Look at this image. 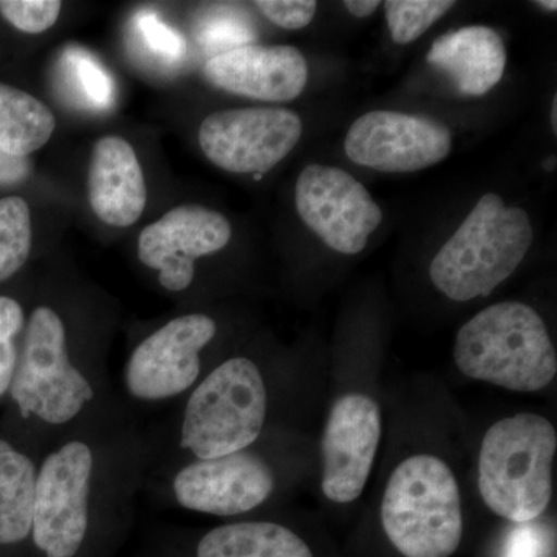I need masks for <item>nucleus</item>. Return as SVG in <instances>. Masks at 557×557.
Here are the masks:
<instances>
[{"mask_svg":"<svg viewBox=\"0 0 557 557\" xmlns=\"http://www.w3.org/2000/svg\"><path fill=\"white\" fill-rule=\"evenodd\" d=\"M533 239L525 209L507 207L500 196L487 193L440 248L429 276L457 302L485 298L518 270Z\"/></svg>","mask_w":557,"mask_h":557,"instance_id":"f257e3e1","label":"nucleus"},{"mask_svg":"<svg viewBox=\"0 0 557 557\" xmlns=\"http://www.w3.org/2000/svg\"><path fill=\"white\" fill-rule=\"evenodd\" d=\"M454 359L461 373L516 392H537L555 380L557 357L544 319L522 302L480 311L458 330Z\"/></svg>","mask_w":557,"mask_h":557,"instance_id":"f03ea898","label":"nucleus"},{"mask_svg":"<svg viewBox=\"0 0 557 557\" xmlns=\"http://www.w3.org/2000/svg\"><path fill=\"white\" fill-rule=\"evenodd\" d=\"M555 428L536 413L504 418L487 429L479 456L486 507L516 523L537 519L553 494Z\"/></svg>","mask_w":557,"mask_h":557,"instance_id":"7ed1b4c3","label":"nucleus"},{"mask_svg":"<svg viewBox=\"0 0 557 557\" xmlns=\"http://www.w3.org/2000/svg\"><path fill=\"white\" fill-rule=\"evenodd\" d=\"M381 520L406 557H449L463 536L456 475L434 456L409 457L388 479Z\"/></svg>","mask_w":557,"mask_h":557,"instance_id":"20e7f679","label":"nucleus"},{"mask_svg":"<svg viewBox=\"0 0 557 557\" xmlns=\"http://www.w3.org/2000/svg\"><path fill=\"white\" fill-rule=\"evenodd\" d=\"M267 418L262 373L247 358H231L190 394L180 445L197 460L240 453L259 438Z\"/></svg>","mask_w":557,"mask_h":557,"instance_id":"39448f33","label":"nucleus"},{"mask_svg":"<svg viewBox=\"0 0 557 557\" xmlns=\"http://www.w3.org/2000/svg\"><path fill=\"white\" fill-rule=\"evenodd\" d=\"M10 392L22 417L51 426L67 424L94 399L89 380L70 361L64 322L50 307L33 310Z\"/></svg>","mask_w":557,"mask_h":557,"instance_id":"423d86ee","label":"nucleus"},{"mask_svg":"<svg viewBox=\"0 0 557 557\" xmlns=\"http://www.w3.org/2000/svg\"><path fill=\"white\" fill-rule=\"evenodd\" d=\"M94 453L75 440L44 460L36 479L32 534L47 557H75L89 530Z\"/></svg>","mask_w":557,"mask_h":557,"instance_id":"0eeeda50","label":"nucleus"},{"mask_svg":"<svg viewBox=\"0 0 557 557\" xmlns=\"http://www.w3.org/2000/svg\"><path fill=\"white\" fill-rule=\"evenodd\" d=\"M302 131L299 115L288 109H226L205 119L199 141L220 170L262 175L296 148Z\"/></svg>","mask_w":557,"mask_h":557,"instance_id":"6e6552de","label":"nucleus"},{"mask_svg":"<svg viewBox=\"0 0 557 557\" xmlns=\"http://www.w3.org/2000/svg\"><path fill=\"white\" fill-rule=\"evenodd\" d=\"M295 197L302 222L341 255L361 252L383 222V211L366 186L339 168H304Z\"/></svg>","mask_w":557,"mask_h":557,"instance_id":"1a4fd4ad","label":"nucleus"},{"mask_svg":"<svg viewBox=\"0 0 557 557\" xmlns=\"http://www.w3.org/2000/svg\"><path fill=\"white\" fill-rule=\"evenodd\" d=\"M453 132L431 116L375 110L347 132L344 150L359 166L406 174L434 166L449 156Z\"/></svg>","mask_w":557,"mask_h":557,"instance_id":"9d476101","label":"nucleus"},{"mask_svg":"<svg viewBox=\"0 0 557 557\" xmlns=\"http://www.w3.org/2000/svg\"><path fill=\"white\" fill-rule=\"evenodd\" d=\"M215 332L218 325L207 314H185L139 343L124 372L132 397L161 401L193 387L200 376L201 350Z\"/></svg>","mask_w":557,"mask_h":557,"instance_id":"9b49d317","label":"nucleus"},{"mask_svg":"<svg viewBox=\"0 0 557 557\" xmlns=\"http://www.w3.org/2000/svg\"><path fill=\"white\" fill-rule=\"evenodd\" d=\"M231 236L225 215L201 205H180L141 231L138 259L159 271L161 287L183 292L196 276V260L225 248Z\"/></svg>","mask_w":557,"mask_h":557,"instance_id":"f8f14e48","label":"nucleus"},{"mask_svg":"<svg viewBox=\"0 0 557 557\" xmlns=\"http://www.w3.org/2000/svg\"><path fill=\"white\" fill-rule=\"evenodd\" d=\"M380 437L381 413L372 398L350 394L335 403L322 440V491L329 500L350 504L361 496Z\"/></svg>","mask_w":557,"mask_h":557,"instance_id":"ddd939ff","label":"nucleus"},{"mask_svg":"<svg viewBox=\"0 0 557 557\" xmlns=\"http://www.w3.org/2000/svg\"><path fill=\"white\" fill-rule=\"evenodd\" d=\"M274 490V475L262 457L249 450L209 460H196L180 469L174 496L180 507L203 515H245L260 507Z\"/></svg>","mask_w":557,"mask_h":557,"instance_id":"4468645a","label":"nucleus"},{"mask_svg":"<svg viewBox=\"0 0 557 557\" xmlns=\"http://www.w3.org/2000/svg\"><path fill=\"white\" fill-rule=\"evenodd\" d=\"M205 75L219 89L239 97L288 102L306 90L309 65L296 47L247 44L212 57Z\"/></svg>","mask_w":557,"mask_h":557,"instance_id":"2eb2a0df","label":"nucleus"},{"mask_svg":"<svg viewBox=\"0 0 557 557\" xmlns=\"http://www.w3.org/2000/svg\"><path fill=\"white\" fill-rule=\"evenodd\" d=\"M90 207L106 225L127 228L148 205V186L137 153L124 138L98 139L89 166Z\"/></svg>","mask_w":557,"mask_h":557,"instance_id":"dca6fc26","label":"nucleus"},{"mask_svg":"<svg viewBox=\"0 0 557 557\" xmlns=\"http://www.w3.org/2000/svg\"><path fill=\"white\" fill-rule=\"evenodd\" d=\"M428 62L448 73L458 90L483 97L497 86L507 65L500 35L490 27H465L445 33L432 44Z\"/></svg>","mask_w":557,"mask_h":557,"instance_id":"f3484780","label":"nucleus"},{"mask_svg":"<svg viewBox=\"0 0 557 557\" xmlns=\"http://www.w3.org/2000/svg\"><path fill=\"white\" fill-rule=\"evenodd\" d=\"M197 557H313V553L288 528L270 522H242L205 534Z\"/></svg>","mask_w":557,"mask_h":557,"instance_id":"a211bd4d","label":"nucleus"},{"mask_svg":"<svg viewBox=\"0 0 557 557\" xmlns=\"http://www.w3.org/2000/svg\"><path fill=\"white\" fill-rule=\"evenodd\" d=\"M36 479L32 458L0 440V545L17 544L32 533Z\"/></svg>","mask_w":557,"mask_h":557,"instance_id":"6ab92c4d","label":"nucleus"},{"mask_svg":"<svg viewBox=\"0 0 557 557\" xmlns=\"http://www.w3.org/2000/svg\"><path fill=\"white\" fill-rule=\"evenodd\" d=\"M57 129L53 112L27 91L0 83V150L28 159Z\"/></svg>","mask_w":557,"mask_h":557,"instance_id":"aec40b11","label":"nucleus"},{"mask_svg":"<svg viewBox=\"0 0 557 557\" xmlns=\"http://www.w3.org/2000/svg\"><path fill=\"white\" fill-rule=\"evenodd\" d=\"M32 212L27 201L0 199V284L25 265L32 252Z\"/></svg>","mask_w":557,"mask_h":557,"instance_id":"412c9836","label":"nucleus"},{"mask_svg":"<svg viewBox=\"0 0 557 557\" xmlns=\"http://www.w3.org/2000/svg\"><path fill=\"white\" fill-rule=\"evenodd\" d=\"M454 5L450 0H387L384 10L392 39L399 46L412 42Z\"/></svg>","mask_w":557,"mask_h":557,"instance_id":"4be33fe9","label":"nucleus"},{"mask_svg":"<svg viewBox=\"0 0 557 557\" xmlns=\"http://www.w3.org/2000/svg\"><path fill=\"white\" fill-rule=\"evenodd\" d=\"M25 314L17 300L0 296V397L10 391L17 368L16 338Z\"/></svg>","mask_w":557,"mask_h":557,"instance_id":"5701e85b","label":"nucleus"},{"mask_svg":"<svg viewBox=\"0 0 557 557\" xmlns=\"http://www.w3.org/2000/svg\"><path fill=\"white\" fill-rule=\"evenodd\" d=\"M58 0H0V14L14 28L28 35L49 30L60 17Z\"/></svg>","mask_w":557,"mask_h":557,"instance_id":"b1692460","label":"nucleus"},{"mask_svg":"<svg viewBox=\"0 0 557 557\" xmlns=\"http://www.w3.org/2000/svg\"><path fill=\"white\" fill-rule=\"evenodd\" d=\"M255 5L267 20L285 30H302L313 21L318 10L314 0H259Z\"/></svg>","mask_w":557,"mask_h":557,"instance_id":"393cba45","label":"nucleus"},{"mask_svg":"<svg viewBox=\"0 0 557 557\" xmlns=\"http://www.w3.org/2000/svg\"><path fill=\"white\" fill-rule=\"evenodd\" d=\"M72 61L75 65L76 76H79L81 86L86 90L87 97L94 101V104H110L113 98V84L108 73L98 65L97 61L78 50L72 54Z\"/></svg>","mask_w":557,"mask_h":557,"instance_id":"a878e982","label":"nucleus"},{"mask_svg":"<svg viewBox=\"0 0 557 557\" xmlns=\"http://www.w3.org/2000/svg\"><path fill=\"white\" fill-rule=\"evenodd\" d=\"M138 28L149 49L161 57L177 58L185 50L182 36L171 30L156 14H141L138 17Z\"/></svg>","mask_w":557,"mask_h":557,"instance_id":"bb28decb","label":"nucleus"},{"mask_svg":"<svg viewBox=\"0 0 557 557\" xmlns=\"http://www.w3.org/2000/svg\"><path fill=\"white\" fill-rule=\"evenodd\" d=\"M544 541L534 527H519L512 531L505 557H542Z\"/></svg>","mask_w":557,"mask_h":557,"instance_id":"cd10ccee","label":"nucleus"},{"mask_svg":"<svg viewBox=\"0 0 557 557\" xmlns=\"http://www.w3.org/2000/svg\"><path fill=\"white\" fill-rule=\"evenodd\" d=\"M30 159H20L0 150V186L20 185L30 177Z\"/></svg>","mask_w":557,"mask_h":557,"instance_id":"c85d7f7f","label":"nucleus"},{"mask_svg":"<svg viewBox=\"0 0 557 557\" xmlns=\"http://www.w3.org/2000/svg\"><path fill=\"white\" fill-rule=\"evenodd\" d=\"M344 7L355 17H368L379 10L380 2L379 0H346Z\"/></svg>","mask_w":557,"mask_h":557,"instance_id":"c756f323","label":"nucleus"},{"mask_svg":"<svg viewBox=\"0 0 557 557\" xmlns=\"http://www.w3.org/2000/svg\"><path fill=\"white\" fill-rule=\"evenodd\" d=\"M552 124L553 129H555V134H557V97L553 98V108H552Z\"/></svg>","mask_w":557,"mask_h":557,"instance_id":"7c9ffc66","label":"nucleus"},{"mask_svg":"<svg viewBox=\"0 0 557 557\" xmlns=\"http://www.w3.org/2000/svg\"><path fill=\"white\" fill-rule=\"evenodd\" d=\"M537 5L549 11L557 10V2H555V0H541V2H537Z\"/></svg>","mask_w":557,"mask_h":557,"instance_id":"2f4dec72","label":"nucleus"}]
</instances>
